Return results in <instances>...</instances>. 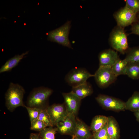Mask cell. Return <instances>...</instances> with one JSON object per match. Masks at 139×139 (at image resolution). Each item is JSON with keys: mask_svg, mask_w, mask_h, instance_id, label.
Here are the masks:
<instances>
[{"mask_svg": "<svg viewBox=\"0 0 139 139\" xmlns=\"http://www.w3.org/2000/svg\"><path fill=\"white\" fill-rule=\"evenodd\" d=\"M25 90L18 83H10L5 94L6 106L7 109L12 112L17 107H24L23 99Z\"/></svg>", "mask_w": 139, "mask_h": 139, "instance_id": "6da1fadb", "label": "cell"}, {"mask_svg": "<svg viewBox=\"0 0 139 139\" xmlns=\"http://www.w3.org/2000/svg\"><path fill=\"white\" fill-rule=\"evenodd\" d=\"M53 92L51 89L44 86L34 88L27 98V106L40 109L46 108L48 99Z\"/></svg>", "mask_w": 139, "mask_h": 139, "instance_id": "7a4b0ae2", "label": "cell"}, {"mask_svg": "<svg viewBox=\"0 0 139 139\" xmlns=\"http://www.w3.org/2000/svg\"><path fill=\"white\" fill-rule=\"evenodd\" d=\"M109 42L113 48L122 54L128 50L127 37L123 28L117 25L114 28L110 34Z\"/></svg>", "mask_w": 139, "mask_h": 139, "instance_id": "3957f363", "label": "cell"}, {"mask_svg": "<svg viewBox=\"0 0 139 139\" xmlns=\"http://www.w3.org/2000/svg\"><path fill=\"white\" fill-rule=\"evenodd\" d=\"M71 21H68L59 28L49 32L48 34V40L68 48H72L68 38L71 27Z\"/></svg>", "mask_w": 139, "mask_h": 139, "instance_id": "277c9868", "label": "cell"}, {"mask_svg": "<svg viewBox=\"0 0 139 139\" xmlns=\"http://www.w3.org/2000/svg\"><path fill=\"white\" fill-rule=\"evenodd\" d=\"M86 69L83 68H76L70 71L66 75V82L72 87L82 84L87 82L89 78L94 77Z\"/></svg>", "mask_w": 139, "mask_h": 139, "instance_id": "5b68a950", "label": "cell"}, {"mask_svg": "<svg viewBox=\"0 0 139 139\" xmlns=\"http://www.w3.org/2000/svg\"><path fill=\"white\" fill-rule=\"evenodd\" d=\"M117 77L111 67L107 66H99L94 76L97 85L102 88H106L114 83Z\"/></svg>", "mask_w": 139, "mask_h": 139, "instance_id": "8992f818", "label": "cell"}, {"mask_svg": "<svg viewBox=\"0 0 139 139\" xmlns=\"http://www.w3.org/2000/svg\"><path fill=\"white\" fill-rule=\"evenodd\" d=\"M95 99L101 106L107 109L116 111L125 109V102L119 99L101 94L99 95Z\"/></svg>", "mask_w": 139, "mask_h": 139, "instance_id": "52a82bcc", "label": "cell"}, {"mask_svg": "<svg viewBox=\"0 0 139 139\" xmlns=\"http://www.w3.org/2000/svg\"><path fill=\"white\" fill-rule=\"evenodd\" d=\"M46 109L53 126L63 121L68 114L64 104H54Z\"/></svg>", "mask_w": 139, "mask_h": 139, "instance_id": "ba28073f", "label": "cell"}, {"mask_svg": "<svg viewBox=\"0 0 139 139\" xmlns=\"http://www.w3.org/2000/svg\"><path fill=\"white\" fill-rule=\"evenodd\" d=\"M136 14L125 6L116 12L114 16L118 25L123 28L136 22Z\"/></svg>", "mask_w": 139, "mask_h": 139, "instance_id": "9c48e42d", "label": "cell"}, {"mask_svg": "<svg viewBox=\"0 0 139 139\" xmlns=\"http://www.w3.org/2000/svg\"><path fill=\"white\" fill-rule=\"evenodd\" d=\"M76 122L75 116L72 114H68L63 121L56 125L57 131L62 134L72 136L74 135Z\"/></svg>", "mask_w": 139, "mask_h": 139, "instance_id": "30bf717a", "label": "cell"}, {"mask_svg": "<svg viewBox=\"0 0 139 139\" xmlns=\"http://www.w3.org/2000/svg\"><path fill=\"white\" fill-rule=\"evenodd\" d=\"M62 95L68 114H72L76 116L81 100L71 91L68 93H63Z\"/></svg>", "mask_w": 139, "mask_h": 139, "instance_id": "8fae6325", "label": "cell"}, {"mask_svg": "<svg viewBox=\"0 0 139 139\" xmlns=\"http://www.w3.org/2000/svg\"><path fill=\"white\" fill-rule=\"evenodd\" d=\"M99 66L111 67L119 58L117 52L111 49H106L99 54Z\"/></svg>", "mask_w": 139, "mask_h": 139, "instance_id": "7c38bea8", "label": "cell"}, {"mask_svg": "<svg viewBox=\"0 0 139 139\" xmlns=\"http://www.w3.org/2000/svg\"><path fill=\"white\" fill-rule=\"evenodd\" d=\"M76 126L74 135L78 139H90L92 138L91 130L84 122L76 118Z\"/></svg>", "mask_w": 139, "mask_h": 139, "instance_id": "4fadbf2b", "label": "cell"}, {"mask_svg": "<svg viewBox=\"0 0 139 139\" xmlns=\"http://www.w3.org/2000/svg\"><path fill=\"white\" fill-rule=\"evenodd\" d=\"M28 51H27L21 55H15L7 60L0 68V73L10 71L18 65L20 61L25 55L28 54Z\"/></svg>", "mask_w": 139, "mask_h": 139, "instance_id": "5bb4252c", "label": "cell"}, {"mask_svg": "<svg viewBox=\"0 0 139 139\" xmlns=\"http://www.w3.org/2000/svg\"><path fill=\"white\" fill-rule=\"evenodd\" d=\"M71 91L82 100L91 94L93 90L90 84L86 82L82 84L72 87Z\"/></svg>", "mask_w": 139, "mask_h": 139, "instance_id": "9a60e30c", "label": "cell"}, {"mask_svg": "<svg viewBox=\"0 0 139 139\" xmlns=\"http://www.w3.org/2000/svg\"><path fill=\"white\" fill-rule=\"evenodd\" d=\"M108 118L107 128L110 139H119L120 131L117 122L113 117L109 116Z\"/></svg>", "mask_w": 139, "mask_h": 139, "instance_id": "2e32d148", "label": "cell"}, {"mask_svg": "<svg viewBox=\"0 0 139 139\" xmlns=\"http://www.w3.org/2000/svg\"><path fill=\"white\" fill-rule=\"evenodd\" d=\"M108 117L98 115L92 119L90 127L91 130L94 133L97 132L102 129L107 123Z\"/></svg>", "mask_w": 139, "mask_h": 139, "instance_id": "e0dca14e", "label": "cell"}, {"mask_svg": "<svg viewBox=\"0 0 139 139\" xmlns=\"http://www.w3.org/2000/svg\"><path fill=\"white\" fill-rule=\"evenodd\" d=\"M125 109L134 112L139 110V92H135L125 102Z\"/></svg>", "mask_w": 139, "mask_h": 139, "instance_id": "ac0fdd59", "label": "cell"}, {"mask_svg": "<svg viewBox=\"0 0 139 139\" xmlns=\"http://www.w3.org/2000/svg\"><path fill=\"white\" fill-rule=\"evenodd\" d=\"M128 62L125 59L119 58L111 67L114 74L117 76L121 75H126Z\"/></svg>", "mask_w": 139, "mask_h": 139, "instance_id": "d6986e66", "label": "cell"}, {"mask_svg": "<svg viewBox=\"0 0 139 139\" xmlns=\"http://www.w3.org/2000/svg\"><path fill=\"white\" fill-rule=\"evenodd\" d=\"M126 75L133 79H139V63H128Z\"/></svg>", "mask_w": 139, "mask_h": 139, "instance_id": "ffe728a7", "label": "cell"}, {"mask_svg": "<svg viewBox=\"0 0 139 139\" xmlns=\"http://www.w3.org/2000/svg\"><path fill=\"white\" fill-rule=\"evenodd\" d=\"M128 63H139V46L128 50L124 59Z\"/></svg>", "mask_w": 139, "mask_h": 139, "instance_id": "44dd1931", "label": "cell"}, {"mask_svg": "<svg viewBox=\"0 0 139 139\" xmlns=\"http://www.w3.org/2000/svg\"><path fill=\"white\" fill-rule=\"evenodd\" d=\"M46 127L39 132L41 139H55V135L57 131L56 127Z\"/></svg>", "mask_w": 139, "mask_h": 139, "instance_id": "7402d4cb", "label": "cell"}, {"mask_svg": "<svg viewBox=\"0 0 139 139\" xmlns=\"http://www.w3.org/2000/svg\"><path fill=\"white\" fill-rule=\"evenodd\" d=\"M107 123L100 130L94 133L92 139H110L107 131Z\"/></svg>", "mask_w": 139, "mask_h": 139, "instance_id": "603a6c76", "label": "cell"}, {"mask_svg": "<svg viewBox=\"0 0 139 139\" xmlns=\"http://www.w3.org/2000/svg\"><path fill=\"white\" fill-rule=\"evenodd\" d=\"M24 107L27 111L31 123L38 119L39 113L42 109L29 107L25 106Z\"/></svg>", "mask_w": 139, "mask_h": 139, "instance_id": "cb8c5ba5", "label": "cell"}, {"mask_svg": "<svg viewBox=\"0 0 139 139\" xmlns=\"http://www.w3.org/2000/svg\"><path fill=\"white\" fill-rule=\"evenodd\" d=\"M46 108L41 109L38 119L44 123L47 127L53 126Z\"/></svg>", "mask_w": 139, "mask_h": 139, "instance_id": "d4e9b609", "label": "cell"}, {"mask_svg": "<svg viewBox=\"0 0 139 139\" xmlns=\"http://www.w3.org/2000/svg\"><path fill=\"white\" fill-rule=\"evenodd\" d=\"M125 7L137 14L139 12V0H127Z\"/></svg>", "mask_w": 139, "mask_h": 139, "instance_id": "484cf974", "label": "cell"}, {"mask_svg": "<svg viewBox=\"0 0 139 139\" xmlns=\"http://www.w3.org/2000/svg\"><path fill=\"white\" fill-rule=\"evenodd\" d=\"M30 129L31 130L39 132L47 127L43 122L37 119L31 123Z\"/></svg>", "mask_w": 139, "mask_h": 139, "instance_id": "4316f807", "label": "cell"}, {"mask_svg": "<svg viewBox=\"0 0 139 139\" xmlns=\"http://www.w3.org/2000/svg\"><path fill=\"white\" fill-rule=\"evenodd\" d=\"M131 30L132 33L139 36V21H136L133 23Z\"/></svg>", "mask_w": 139, "mask_h": 139, "instance_id": "83f0119b", "label": "cell"}, {"mask_svg": "<svg viewBox=\"0 0 139 139\" xmlns=\"http://www.w3.org/2000/svg\"><path fill=\"white\" fill-rule=\"evenodd\" d=\"M29 139H41L39 133H31Z\"/></svg>", "mask_w": 139, "mask_h": 139, "instance_id": "f1b7e54d", "label": "cell"}, {"mask_svg": "<svg viewBox=\"0 0 139 139\" xmlns=\"http://www.w3.org/2000/svg\"><path fill=\"white\" fill-rule=\"evenodd\" d=\"M134 112V114L137 120L139 122V110Z\"/></svg>", "mask_w": 139, "mask_h": 139, "instance_id": "f546056e", "label": "cell"}, {"mask_svg": "<svg viewBox=\"0 0 139 139\" xmlns=\"http://www.w3.org/2000/svg\"><path fill=\"white\" fill-rule=\"evenodd\" d=\"M75 136L74 135L72 136V138L71 139H74Z\"/></svg>", "mask_w": 139, "mask_h": 139, "instance_id": "4dcf8cb0", "label": "cell"}, {"mask_svg": "<svg viewBox=\"0 0 139 139\" xmlns=\"http://www.w3.org/2000/svg\"><path fill=\"white\" fill-rule=\"evenodd\" d=\"M74 139H78L75 136Z\"/></svg>", "mask_w": 139, "mask_h": 139, "instance_id": "1f68e13d", "label": "cell"}, {"mask_svg": "<svg viewBox=\"0 0 139 139\" xmlns=\"http://www.w3.org/2000/svg\"><path fill=\"white\" fill-rule=\"evenodd\" d=\"M138 19H139V12L138 13Z\"/></svg>", "mask_w": 139, "mask_h": 139, "instance_id": "d6a6232c", "label": "cell"}]
</instances>
